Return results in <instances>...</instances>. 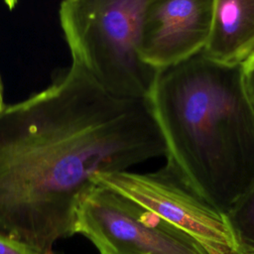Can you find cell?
Returning a JSON list of instances; mask_svg holds the SVG:
<instances>
[{"label": "cell", "instance_id": "1", "mask_svg": "<svg viewBox=\"0 0 254 254\" xmlns=\"http://www.w3.org/2000/svg\"><path fill=\"white\" fill-rule=\"evenodd\" d=\"M150 101L116 97L79 65L0 113V235L44 252L75 234L101 173L165 156Z\"/></svg>", "mask_w": 254, "mask_h": 254}, {"label": "cell", "instance_id": "2", "mask_svg": "<svg viewBox=\"0 0 254 254\" xmlns=\"http://www.w3.org/2000/svg\"><path fill=\"white\" fill-rule=\"evenodd\" d=\"M148 99L166 144L164 169L224 214L254 182V110L241 64L201 52L157 69Z\"/></svg>", "mask_w": 254, "mask_h": 254}, {"label": "cell", "instance_id": "3", "mask_svg": "<svg viewBox=\"0 0 254 254\" xmlns=\"http://www.w3.org/2000/svg\"><path fill=\"white\" fill-rule=\"evenodd\" d=\"M151 0H63L59 16L71 55L102 89L146 99L156 69L140 56L142 26Z\"/></svg>", "mask_w": 254, "mask_h": 254}, {"label": "cell", "instance_id": "4", "mask_svg": "<svg viewBox=\"0 0 254 254\" xmlns=\"http://www.w3.org/2000/svg\"><path fill=\"white\" fill-rule=\"evenodd\" d=\"M74 231L98 254H210L189 233L95 182L79 199Z\"/></svg>", "mask_w": 254, "mask_h": 254}, {"label": "cell", "instance_id": "5", "mask_svg": "<svg viewBox=\"0 0 254 254\" xmlns=\"http://www.w3.org/2000/svg\"><path fill=\"white\" fill-rule=\"evenodd\" d=\"M93 182L130 198L189 233L210 254H232L223 214L189 191L164 168L146 174L128 170L101 173L93 178Z\"/></svg>", "mask_w": 254, "mask_h": 254}, {"label": "cell", "instance_id": "6", "mask_svg": "<svg viewBox=\"0 0 254 254\" xmlns=\"http://www.w3.org/2000/svg\"><path fill=\"white\" fill-rule=\"evenodd\" d=\"M213 10L214 0H151L142 26V61L157 70L203 52Z\"/></svg>", "mask_w": 254, "mask_h": 254}, {"label": "cell", "instance_id": "7", "mask_svg": "<svg viewBox=\"0 0 254 254\" xmlns=\"http://www.w3.org/2000/svg\"><path fill=\"white\" fill-rule=\"evenodd\" d=\"M254 52V0H214L212 28L203 54L224 64H241Z\"/></svg>", "mask_w": 254, "mask_h": 254}, {"label": "cell", "instance_id": "8", "mask_svg": "<svg viewBox=\"0 0 254 254\" xmlns=\"http://www.w3.org/2000/svg\"><path fill=\"white\" fill-rule=\"evenodd\" d=\"M223 216L232 254H254V182Z\"/></svg>", "mask_w": 254, "mask_h": 254}, {"label": "cell", "instance_id": "9", "mask_svg": "<svg viewBox=\"0 0 254 254\" xmlns=\"http://www.w3.org/2000/svg\"><path fill=\"white\" fill-rule=\"evenodd\" d=\"M0 254H62L57 251L44 252L23 242L0 235Z\"/></svg>", "mask_w": 254, "mask_h": 254}, {"label": "cell", "instance_id": "10", "mask_svg": "<svg viewBox=\"0 0 254 254\" xmlns=\"http://www.w3.org/2000/svg\"><path fill=\"white\" fill-rule=\"evenodd\" d=\"M241 70L244 89L254 110V52L241 64Z\"/></svg>", "mask_w": 254, "mask_h": 254}, {"label": "cell", "instance_id": "11", "mask_svg": "<svg viewBox=\"0 0 254 254\" xmlns=\"http://www.w3.org/2000/svg\"><path fill=\"white\" fill-rule=\"evenodd\" d=\"M3 93H4V89H3V83H2V80H1V77H0V113L3 111V109L5 108V103H4V96H3Z\"/></svg>", "mask_w": 254, "mask_h": 254}, {"label": "cell", "instance_id": "12", "mask_svg": "<svg viewBox=\"0 0 254 254\" xmlns=\"http://www.w3.org/2000/svg\"><path fill=\"white\" fill-rule=\"evenodd\" d=\"M17 1H18V0H4L5 4L8 6V8H9L10 10L14 9V7H15L16 4H17Z\"/></svg>", "mask_w": 254, "mask_h": 254}]
</instances>
